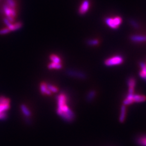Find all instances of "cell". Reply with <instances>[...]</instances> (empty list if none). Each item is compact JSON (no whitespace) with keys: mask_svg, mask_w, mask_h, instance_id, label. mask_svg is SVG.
Here are the masks:
<instances>
[{"mask_svg":"<svg viewBox=\"0 0 146 146\" xmlns=\"http://www.w3.org/2000/svg\"><path fill=\"white\" fill-rule=\"evenodd\" d=\"M50 59L52 63H61V58L59 56H57L55 54H52L50 56Z\"/></svg>","mask_w":146,"mask_h":146,"instance_id":"20","label":"cell"},{"mask_svg":"<svg viewBox=\"0 0 146 146\" xmlns=\"http://www.w3.org/2000/svg\"><path fill=\"white\" fill-rule=\"evenodd\" d=\"M3 10L5 15L7 16V19L12 23L14 21V19L16 16V11L15 8H10L7 4L3 5Z\"/></svg>","mask_w":146,"mask_h":146,"instance_id":"4","label":"cell"},{"mask_svg":"<svg viewBox=\"0 0 146 146\" xmlns=\"http://www.w3.org/2000/svg\"><path fill=\"white\" fill-rule=\"evenodd\" d=\"M134 94H128L127 97L123 101V104L125 106H128L134 103L133 100V95Z\"/></svg>","mask_w":146,"mask_h":146,"instance_id":"15","label":"cell"},{"mask_svg":"<svg viewBox=\"0 0 146 146\" xmlns=\"http://www.w3.org/2000/svg\"><path fill=\"white\" fill-rule=\"evenodd\" d=\"M96 95V93L95 90H90L88 93L87 96H86V100L87 101V102H90L91 101H93L94 98L95 97Z\"/></svg>","mask_w":146,"mask_h":146,"instance_id":"16","label":"cell"},{"mask_svg":"<svg viewBox=\"0 0 146 146\" xmlns=\"http://www.w3.org/2000/svg\"><path fill=\"white\" fill-rule=\"evenodd\" d=\"M7 114L5 112H3L0 113V120H4L7 119Z\"/></svg>","mask_w":146,"mask_h":146,"instance_id":"27","label":"cell"},{"mask_svg":"<svg viewBox=\"0 0 146 146\" xmlns=\"http://www.w3.org/2000/svg\"><path fill=\"white\" fill-rule=\"evenodd\" d=\"M47 87L48 89L51 92V93H56L58 92V89L57 88L53 85H52L51 84H47Z\"/></svg>","mask_w":146,"mask_h":146,"instance_id":"23","label":"cell"},{"mask_svg":"<svg viewBox=\"0 0 146 146\" xmlns=\"http://www.w3.org/2000/svg\"><path fill=\"white\" fill-rule=\"evenodd\" d=\"M129 22L130 24L135 29H139L140 28V25L139 23L134 20L133 19H129Z\"/></svg>","mask_w":146,"mask_h":146,"instance_id":"25","label":"cell"},{"mask_svg":"<svg viewBox=\"0 0 146 146\" xmlns=\"http://www.w3.org/2000/svg\"><path fill=\"white\" fill-rule=\"evenodd\" d=\"M136 143L141 146H146V136H141L136 139Z\"/></svg>","mask_w":146,"mask_h":146,"instance_id":"18","label":"cell"},{"mask_svg":"<svg viewBox=\"0 0 146 146\" xmlns=\"http://www.w3.org/2000/svg\"><path fill=\"white\" fill-rule=\"evenodd\" d=\"M0 104H10V100L4 96L0 97Z\"/></svg>","mask_w":146,"mask_h":146,"instance_id":"22","label":"cell"},{"mask_svg":"<svg viewBox=\"0 0 146 146\" xmlns=\"http://www.w3.org/2000/svg\"><path fill=\"white\" fill-rule=\"evenodd\" d=\"M124 58L120 55H116L104 61V65L107 66H113L121 65L124 62Z\"/></svg>","mask_w":146,"mask_h":146,"instance_id":"3","label":"cell"},{"mask_svg":"<svg viewBox=\"0 0 146 146\" xmlns=\"http://www.w3.org/2000/svg\"><path fill=\"white\" fill-rule=\"evenodd\" d=\"M133 100L134 103H141L146 101V96L143 95L139 94H134Z\"/></svg>","mask_w":146,"mask_h":146,"instance_id":"13","label":"cell"},{"mask_svg":"<svg viewBox=\"0 0 146 146\" xmlns=\"http://www.w3.org/2000/svg\"><path fill=\"white\" fill-rule=\"evenodd\" d=\"M57 101L58 107H60L63 105L67 104V95L64 93H61L57 96Z\"/></svg>","mask_w":146,"mask_h":146,"instance_id":"8","label":"cell"},{"mask_svg":"<svg viewBox=\"0 0 146 146\" xmlns=\"http://www.w3.org/2000/svg\"><path fill=\"white\" fill-rule=\"evenodd\" d=\"M66 73L68 76H70L77 78L81 79H85L87 78L86 74L83 72L75 71V70L68 69L66 71Z\"/></svg>","mask_w":146,"mask_h":146,"instance_id":"5","label":"cell"},{"mask_svg":"<svg viewBox=\"0 0 146 146\" xmlns=\"http://www.w3.org/2000/svg\"><path fill=\"white\" fill-rule=\"evenodd\" d=\"M62 67V65L61 63H49L48 68L49 69H60Z\"/></svg>","mask_w":146,"mask_h":146,"instance_id":"19","label":"cell"},{"mask_svg":"<svg viewBox=\"0 0 146 146\" xmlns=\"http://www.w3.org/2000/svg\"><path fill=\"white\" fill-rule=\"evenodd\" d=\"M20 108L23 115H24L25 116L27 117V118H29V117H30L32 115V113L30 112V110L28 108V107L25 104H21Z\"/></svg>","mask_w":146,"mask_h":146,"instance_id":"14","label":"cell"},{"mask_svg":"<svg viewBox=\"0 0 146 146\" xmlns=\"http://www.w3.org/2000/svg\"><path fill=\"white\" fill-rule=\"evenodd\" d=\"M122 22V19L120 16L115 17L114 18L107 17L105 19V22L111 28L113 29H118Z\"/></svg>","mask_w":146,"mask_h":146,"instance_id":"2","label":"cell"},{"mask_svg":"<svg viewBox=\"0 0 146 146\" xmlns=\"http://www.w3.org/2000/svg\"><path fill=\"white\" fill-rule=\"evenodd\" d=\"M89 5L90 3L89 0H84L79 8V13L81 15H84L86 13H87L89 9Z\"/></svg>","mask_w":146,"mask_h":146,"instance_id":"6","label":"cell"},{"mask_svg":"<svg viewBox=\"0 0 146 146\" xmlns=\"http://www.w3.org/2000/svg\"><path fill=\"white\" fill-rule=\"evenodd\" d=\"M22 27V23L21 22H17L15 24H11L9 27L8 28L10 30V32L12 31H15L17 30H19L21 27Z\"/></svg>","mask_w":146,"mask_h":146,"instance_id":"17","label":"cell"},{"mask_svg":"<svg viewBox=\"0 0 146 146\" xmlns=\"http://www.w3.org/2000/svg\"><path fill=\"white\" fill-rule=\"evenodd\" d=\"M87 43L88 45H91V46L96 45L98 44L99 41L98 40H96V39H90V40H87Z\"/></svg>","mask_w":146,"mask_h":146,"instance_id":"21","label":"cell"},{"mask_svg":"<svg viewBox=\"0 0 146 146\" xmlns=\"http://www.w3.org/2000/svg\"><path fill=\"white\" fill-rule=\"evenodd\" d=\"M10 108V104H0V113L5 112Z\"/></svg>","mask_w":146,"mask_h":146,"instance_id":"26","label":"cell"},{"mask_svg":"<svg viewBox=\"0 0 146 146\" xmlns=\"http://www.w3.org/2000/svg\"><path fill=\"white\" fill-rule=\"evenodd\" d=\"M3 21L4 23H5V25L7 26V27H9L11 24H12V23H11L7 18H4L3 19Z\"/></svg>","mask_w":146,"mask_h":146,"instance_id":"29","label":"cell"},{"mask_svg":"<svg viewBox=\"0 0 146 146\" xmlns=\"http://www.w3.org/2000/svg\"><path fill=\"white\" fill-rule=\"evenodd\" d=\"M10 30L9 29V28H5L3 29H2L0 30V35H5L7 34L8 33H9L10 32Z\"/></svg>","mask_w":146,"mask_h":146,"instance_id":"28","label":"cell"},{"mask_svg":"<svg viewBox=\"0 0 146 146\" xmlns=\"http://www.w3.org/2000/svg\"><path fill=\"white\" fill-rule=\"evenodd\" d=\"M40 91L43 95H50L51 92L48 89L47 83L45 82H42L40 84Z\"/></svg>","mask_w":146,"mask_h":146,"instance_id":"11","label":"cell"},{"mask_svg":"<svg viewBox=\"0 0 146 146\" xmlns=\"http://www.w3.org/2000/svg\"><path fill=\"white\" fill-rule=\"evenodd\" d=\"M140 66L141 68V71L139 73L140 76L146 81V65L143 62H140Z\"/></svg>","mask_w":146,"mask_h":146,"instance_id":"12","label":"cell"},{"mask_svg":"<svg viewBox=\"0 0 146 146\" xmlns=\"http://www.w3.org/2000/svg\"><path fill=\"white\" fill-rule=\"evenodd\" d=\"M56 113L61 118L67 122H72L75 119V114L67 104L57 107Z\"/></svg>","mask_w":146,"mask_h":146,"instance_id":"1","label":"cell"},{"mask_svg":"<svg viewBox=\"0 0 146 146\" xmlns=\"http://www.w3.org/2000/svg\"><path fill=\"white\" fill-rule=\"evenodd\" d=\"M127 114V108L125 105H122L120 109V114L119 117V121L121 123H124L126 119Z\"/></svg>","mask_w":146,"mask_h":146,"instance_id":"9","label":"cell"},{"mask_svg":"<svg viewBox=\"0 0 146 146\" xmlns=\"http://www.w3.org/2000/svg\"><path fill=\"white\" fill-rule=\"evenodd\" d=\"M7 5L10 8H16V2L15 0H6Z\"/></svg>","mask_w":146,"mask_h":146,"instance_id":"24","label":"cell"},{"mask_svg":"<svg viewBox=\"0 0 146 146\" xmlns=\"http://www.w3.org/2000/svg\"><path fill=\"white\" fill-rule=\"evenodd\" d=\"M128 86V94H134V89L136 86V80L133 78H128L127 80Z\"/></svg>","mask_w":146,"mask_h":146,"instance_id":"7","label":"cell"},{"mask_svg":"<svg viewBox=\"0 0 146 146\" xmlns=\"http://www.w3.org/2000/svg\"><path fill=\"white\" fill-rule=\"evenodd\" d=\"M130 39L132 41L134 42H144L146 41V36L143 35H133L130 37Z\"/></svg>","mask_w":146,"mask_h":146,"instance_id":"10","label":"cell"}]
</instances>
